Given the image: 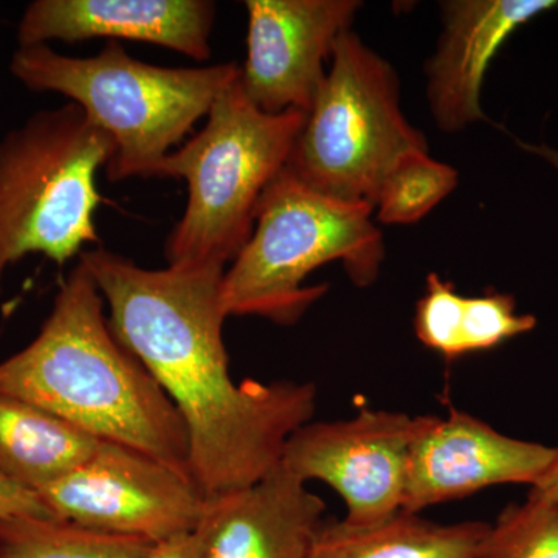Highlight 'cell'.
<instances>
[{
    "label": "cell",
    "instance_id": "1",
    "mask_svg": "<svg viewBox=\"0 0 558 558\" xmlns=\"http://www.w3.org/2000/svg\"><path fill=\"white\" fill-rule=\"evenodd\" d=\"M80 260L100 289L113 336L182 416L191 476L204 497L252 486L277 469L290 436L314 417L317 388L231 379L220 299L226 269H145L102 247Z\"/></svg>",
    "mask_w": 558,
    "mask_h": 558
},
{
    "label": "cell",
    "instance_id": "2",
    "mask_svg": "<svg viewBox=\"0 0 558 558\" xmlns=\"http://www.w3.org/2000/svg\"><path fill=\"white\" fill-rule=\"evenodd\" d=\"M105 299L81 260L28 347L0 362V396L49 411L102 440L191 476L183 418L110 329Z\"/></svg>",
    "mask_w": 558,
    "mask_h": 558
},
{
    "label": "cell",
    "instance_id": "3",
    "mask_svg": "<svg viewBox=\"0 0 558 558\" xmlns=\"http://www.w3.org/2000/svg\"><path fill=\"white\" fill-rule=\"evenodd\" d=\"M10 72L36 94L53 92L86 112L116 146L109 182L156 179L161 161L207 117L241 68H161L134 60L117 40L92 57H68L49 44L14 51Z\"/></svg>",
    "mask_w": 558,
    "mask_h": 558
},
{
    "label": "cell",
    "instance_id": "4",
    "mask_svg": "<svg viewBox=\"0 0 558 558\" xmlns=\"http://www.w3.org/2000/svg\"><path fill=\"white\" fill-rule=\"evenodd\" d=\"M373 205L336 199L282 170L264 190L252 236L223 274V312L293 326L328 292L306 286L319 267L339 260L359 288L373 284L385 259Z\"/></svg>",
    "mask_w": 558,
    "mask_h": 558
},
{
    "label": "cell",
    "instance_id": "5",
    "mask_svg": "<svg viewBox=\"0 0 558 558\" xmlns=\"http://www.w3.org/2000/svg\"><path fill=\"white\" fill-rule=\"evenodd\" d=\"M241 78V76H240ZM240 78L216 98L207 124L171 150L156 179H183L189 202L165 242L168 266L227 269L247 244L264 190L284 170L306 113H266Z\"/></svg>",
    "mask_w": 558,
    "mask_h": 558
},
{
    "label": "cell",
    "instance_id": "6",
    "mask_svg": "<svg viewBox=\"0 0 558 558\" xmlns=\"http://www.w3.org/2000/svg\"><path fill=\"white\" fill-rule=\"evenodd\" d=\"M112 140L75 102L39 110L0 138V295L3 275L28 255L58 266L100 244L97 172Z\"/></svg>",
    "mask_w": 558,
    "mask_h": 558
},
{
    "label": "cell",
    "instance_id": "7",
    "mask_svg": "<svg viewBox=\"0 0 558 558\" xmlns=\"http://www.w3.org/2000/svg\"><path fill=\"white\" fill-rule=\"evenodd\" d=\"M416 150H428L427 138L400 108L395 68L344 32L286 170L318 193L374 208L388 172Z\"/></svg>",
    "mask_w": 558,
    "mask_h": 558
},
{
    "label": "cell",
    "instance_id": "8",
    "mask_svg": "<svg viewBox=\"0 0 558 558\" xmlns=\"http://www.w3.org/2000/svg\"><path fill=\"white\" fill-rule=\"evenodd\" d=\"M38 497L57 519L154 545L194 532L205 498L189 476L112 442Z\"/></svg>",
    "mask_w": 558,
    "mask_h": 558
},
{
    "label": "cell",
    "instance_id": "9",
    "mask_svg": "<svg viewBox=\"0 0 558 558\" xmlns=\"http://www.w3.org/2000/svg\"><path fill=\"white\" fill-rule=\"evenodd\" d=\"M425 416L362 409L354 417L307 422L286 442L281 465L343 498L344 523L373 526L403 509L411 446Z\"/></svg>",
    "mask_w": 558,
    "mask_h": 558
},
{
    "label": "cell",
    "instance_id": "10",
    "mask_svg": "<svg viewBox=\"0 0 558 558\" xmlns=\"http://www.w3.org/2000/svg\"><path fill=\"white\" fill-rule=\"evenodd\" d=\"M245 97L266 113H310L333 47L351 31L359 0H247Z\"/></svg>",
    "mask_w": 558,
    "mask_h": 558
},
{
    "label": "cell",
    "instance_id": "11",
    "mask_svg": "<svg viewBox=\"0 0 558 558\" xmlns=\"http://www.w3.org/2000/svg\"><path fill=\"white\" fill-rule=\"evenodd\" d=\"M557 449L510 438L464 411L425 416L411 446L402 510L421 513L499 484L532 487L553 464Z\"/></svg>",
    "mask_w": 558,
    "mask_h": 558
},
{
    "label": "cell",
    "instance_id": "12",
    "mask_svg": "<svg viewBox=\"0 0 558 558\" xmlns=\"http://www.w3.org/2000/svg\"><path fill=\"white\" fill-rule=\"evenodd\" d=\"M325 510L279 464L252 486L205 497L193 534L204 558H310Z\"/></svg>",
    "mask_w": 558,
    "mask_h": 558
},
{
    "label": "cell",
    "instance_id": "13",
    "mask_svg": "<svg viewBox=\"0 0 558 558\" xmlns=\"http://www.w3.org/2000/svg\"><path fill=\"white\" fill-rule=\"evenodd\" d=\"M215 17L208 0H35L22 14L17 43L24 49L50 40L126 39L207 61Z\"/></svg>",
    "mask_w": 558,
    "mask_h": 558
},
{
    "label": "cell",
    "instance_id": "14",
    "mask_svg": "<svg viewBox=\"0 0 558 558\" xmlns=\"http://www.w3.org/2000/svg\"><path fill=\"white\" fill-rule=\"evenodd\" d=\"M442 33L427 64V97L440 131L488 121L481 90L488 65L521 25L557 9L556 0H450L440 3ZM495 124V123H492Z\"/></svg>",
    "mask_w": 558,
    "mask_h": 558
},
{
    "label": "cell",
    "instance_id": "15",
    "mask_svg": "<svg viewBox=\"0 0 558 558\" xmlns=\"http://www.w3.org/2000/svg\"><path fill=\"white\" fill-rule=\"evenodd\" d=\"M490 524H439L400 510L373 526L323 521L310 558H480Z\"/></svg>",
    "mask_w": 558,
    "mask_h": 558
},
{
    "label": "cell",
    "instance_id": "16",
    "mask_svg": "<svg viewBox=\"0 0 558 558\" xmlns=\"http://www.w3.org/2000/svg\"><path fill=\"white\" fill-rule=\"evenodd\" d=\"M102 440L49 411L0 396V475L39 494L80 468Z\"/></svg>",
    "mask_w": 558,
    "mask_h": 558
},
{
    "label": "cell",
    "instance_id": "17",
    "mask_svg": "<svg viewBox=\"0 0 558 558\" xmlns=\"http://www.w3.org/2000/svg\"><path fill=\"white\" fill-rule=\"evenodd\" d=\"M154 543L61 519L0 520V558H149Z\"/></svg>",
    "mask_w": 558,
    "mask_h": 558
},
{
    "label": "cell",
    "instance_id": "18",
    "mask_svg": "<svg viewBox=\"0 0 558 558\" xmlns=\"http://www.w3.org/2000/svg\"><path fill=\"white\" fill-rule=\"evenodd\" d=\"M458 171L416 150L392 167L381 182L374 213L387 226H410L429 215L457 189Z\"/></svg>",
    "mask_w": 558,
    "mask_h": 558
},
{
    "label": "cell",
    "instance_id": "19",
    "mask_svg": "<svg viewBox=\"0 0 558 558\" xmlns=\"http://www.w3.org/2000/svg\"><path fill=\"white\" fill-rule=\"evenodd\" d=\"M480 558H558V505L510 502L490 524Z\"/></svg>",
    "mask_w": 558,
    "mask_h": 558
},
{
    "label": "cell",
    "instance_id": "20",
    "mask_svg": "<svg viewBox=\"0 0 558 558\" xmlns=\"http://www.w3.org/2000/svg\"><path fill=\"white\" fill-rule=\"evenodd\" d=\"M515 307V299L510 293L497 290L465 296L461 325L464 355L490 351L534 330L537 318L531 314H517Z\"/></svg>",
    "mask_w": 558,
    "mask_h": 558
},
{
    "label": "cell",
    "instance_id": "21",
    "mask_svg": "<svg viewBox=\"0 0 558 558\" xmlns=\"http://www.w3.org/2000/svg\"><path fill=\"white\" fill-rule=\"evenodd\" d=\"M464 301L449 279L429 274L425 292L417 301L414 330L424 347L442 355L447 362L464 357L461 325Z\"/></svg>",
    "mask_w": 558,
    "mask_h": 558
},
{
    "label": "cell",
    "instance_id": "22",
    "mask_svg": "<svg viewBox=\"0 0 558 558\" xmlns=\"http://www.w3.org/2000/svg\"><path fill=\"white\" fill-rule=\"evenodd\" d=\"M57 519L35 492L11 483L0 475V520Z\"/></svg>",
    "mask_w": 558,
    "mask_h": 558
},
{
    "label": "cell",
    "instance_id": "23",
    "mask_svg": "<svg viewBox=\"0 0 558 558\" xmlns=\"http://www.w3.org/2000/svg\"><path fill=\"white\" fill-rule=\"evenodd\" d=\"M149 558H204V556H202L196 535L191 532V534L178 535V537L157 543Z\"/></svg>",
    "mask_w": 558,
    "mask_h": 558
},
{
    "label": "cell",
    "instance_id": "24",
    "mask_svg": "<svg viewBox=\"0 0 558 558\" xmlns=\"http://www.w3.org/2000/svg\"><path fill=\"white\" fill-rule=\"evenodd\" d=\"M527 499L531 501L549 502L558 505V449L556 459L542 476L529 490Z\"/></svg>",
    "mask_w": 558,
    "mask_h": 558
}]
</instances>
